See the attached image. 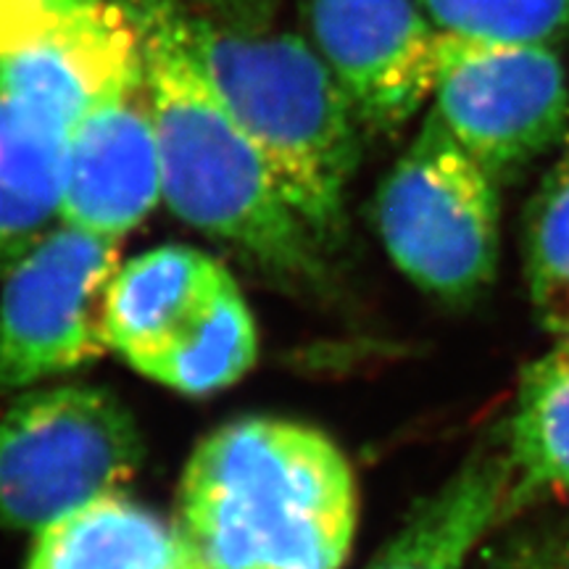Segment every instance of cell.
I'll return each instance as SVG.
<instances>
[{"mask_svg":"<svg viewBox=\"0 0 569 569\" xmlns=\"http://www.w3.org/2000/svg\"><path fill=\"white\" fill-rule=\"evenodd\" d=\"M359 488L317 427L246 417L203 438L184 467L174 532L190 569H340Z\"/></svg>","mask_w":569,"mask_h":569,"instance_id":"1","label":"cell"},{"mask_svg":"<svg viewBox=\"0 0 569 569\" xmlns=\"http://www.w3.org/2000/svg\"><path fill=\"white\" fill-rule=\"evenodd\" d=\"M140 27L163 201L184 224L293 282L322 277V243L290 209L198 59L177 0H124Z\"/></svg>","mask_w":569,"mask_h":569,"instance_id":"2","label":"cell"},{"mask_svg":"<svg viewBox=\"0 0 569 569\" xmlns=\"http://www.w3.org/2000/svg\"><path fill=\"white\" fill-rule=\"evenodd\" d=\"M190 34L280 196L319 243H338L361 122L322 56L296 34H243L193 21Z\"/></svg>","mask_w":569,"mask_h":569,"instance_id":"3","label":"cell"},{"mask_svg":"<svg viewBox=\"0 0 569 569\" xmlns=\"http://www.w3.org/2000/svg\"><path fill=\"white\" fill-rule=\"evenodd\" d=\"M109 346L134 372L184 396L230 388L259 356V332L222 261L169 243L119 267Z\"/></svg>","mask_w":569,"mask_h":569,"instance_id":"4","label":"cell"},{"mask_svg":"<svg viewBox=\"0 0 569 569\" xmlns=\"http://www.w3.org/2000/svg\"><path fill=\"white\" fill-rule=\"evenodd\" d=\"M375 222L398 272L448 303L496 280L501 180L427 113L375 201Z\"/></svg>","mask_w":569,"mask_h":569,"instance_id":"5","label":"cell"},{"mask_svg":"<svg viewBox=\"0 0 569 569\" xmlns=\"http://www.w3.org/2000/svg\"><path fill=\"white\" fill-rule=\"evenodd\" d=\"M142 438L111 390L30 388L0 409V525L40 532L98 498L124 493Z\"/></svg>","mask_w":569,"mask_h":569,"instance_id":"6","label":"cell"},{"mask_svg":"<svg viewBox=\"0 0 569 569\" xmlns=\"http://www.w3.org/2000/svg\"><path fill=\"white\" fill-rule=\"evenodd\" d=\"M119 253V238L59 222L3 274L0 401L111 351L109 293Z\"/></svg>","mask_w":569,"mask_h":569,"instance_id":"7","label":"cell"},{"mask_svg":"<svg viewBox=\"0 0 569 569\" xmlns=\"http://www.w3.org/2000/svg\"><path fill=\"white\" fill-rule=\"evenodd\" d=\"M430 103L443 130L503 182L565 140L567 71L553 46L440 32Z\"/></svg>","mask_w":569,"mask_h":569,"instance_id":"8","label":"cell"},{"mask_svg":"<svg viewBox=\"0 0 569 569\" xmlns=\"http://www.w3.org/2000/svg\"><path fill=\"white\" fill-rule=\"evenodd\" d=\"M142 71L124 0H0V80L61 130Z\"/></svg>","mask_w":569,"mask_h":569,"instance_id":"9","label":"cell"},{"mask_svg":"<svg viewBox=\"0 0 569 569\" xmlns=\"http://www.w3.org/2000/svg\"><path fill=\"white\" fill-rule=\"evenodd\" d=\"M303 17L361 124L390 132L430 103L440 32L417 0H303Z\"/></svg>","mask_w":569,"mask_h":569,"instance_id":"10","label":"cell"},{"mask_svg":"<svg viewBox=\"0 0 569 569\" xmlns=\"http://www.w3.org/2000/svg\"><path fill=\"white\" fill-rule=\"evenodd\" d=\"M161 198L159 140L142 71L124 90L84 111L69 132L61 222L122 240Z\"/></svg>","mask_w":569,"mask_h":569,"instance_id":"11","label":"cell"},{"mask_svg":"<svg viewBox=\"0 0 569 569\" xmlns=\"http://www.w3.org/2000/svg\"><path fill=\"white\" fill-rule=\"evenodd\" d=\"M525 501L509 453H478L411 511L365 569H467L490 532Z\"/></svg>","mask_w":569,"mask_h":569,"instance_id":"12","label":"cell"},{"mask_svg":"<svg viewBox=\"0 0 569 569\" xmlns=\"http://www.w3.org/2000/svg\"><path fill=\"white\" fill-rule=\"evenodd\" d=\"M69 132L0 80V274L61 222Z\"/></svg>","mask_w":569,"mask_h":569,"instance_id":"13","label":"cell"},{"mask_svg":"<svg viewBox=\"0 0 569 569\" xmlns=\"http://www.w3.org/2000/svg\"><path fill=\"white\" fill-rule=\"evenodd\" d=\"M27 569H190V565L174 528L117 493L34 532Z\"/></svg>","mask_w":569,"mask_h":569,"instance_id":"14","label":"cell"},{"mask_svg":"<svg viewBox=\"0 0 569 569\" xmlns=\"http://www.w3.org/2000/svg\"><path fill=\"white\" fill-rule=\"evenodd\" d=\"M509 461L522 496H569V338L525 369L509 419Z\"/></svg>","mask_w":569,"mask_h":569,"instance_id":"15","label":"cell"},{"mask_svg":"<svg viewBox=\"0 0 569 569\" xmlns=\"http://www.w3.org/2000/svg\"><path fill=\"white\" fill-rule=\"evenodd\" d=\"M525 274L540 327L569 338V132L530 203Z\"/></svg>","mask_w":569,"mask_h":569,"instance_id":"16","label":"cell"},{"mask_svg":"<svg viewBox=\"0 0 569 569\" xmlns=\"http://www.w3.org/2000/svg\"><path fill=\"white\" fill-rule=\"evenodd\" d=\"M438 32L475 42L553 46L569 34V0H417Z\"/></svg>","mask_w":569,"mask_h":569,"instance_id":"17","label":"cell"},{"mask_svg":"<svg viewBox=\"0 0 569 569\" xmlns=\"http://www.w3.org/2000/svg\"><path fill=\"white\" fill-rule=\"evenodd\" d=\"M493 569H569V519L517 540Z\"/></svg>","mask_w":569,"mask_h":569,"instance_id":"18","label":"cell"}]
</instances>
